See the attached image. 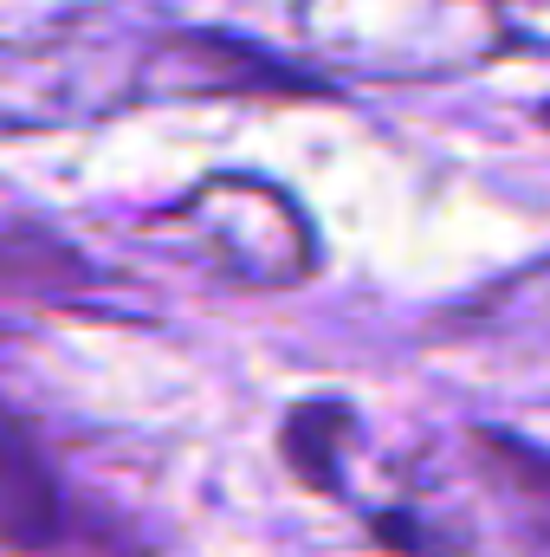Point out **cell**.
Instances as JSON below:
<instances>
[{
    "instance_id": "6da1fadb",
    "label": "cell",
    "mask_w": 550,
    "mask_h": 557,
    "mask_svg": "<svg viewBox=\"0 0 550 557\" xmlns=\"http://www.w3.org/2000/svg\"><path fill=\"white\" fill-rule=\"evenodd\" d=\"M298 33L330 72L376 85L460 78L518 39L505 0H298Z\"/></svg>"
},
{
    "instance_id": "7a4b0ae2",
    "label": "cell",
    "mask_w": 550,
    "mask_h": 557,
    "mask_svg": "<svg viewBox=\"0 0 550 557\" xmlns=\"http://www.w3.org/2000/svg\"><path fill=\"white\" fill-rule=\"evenodd\" d=\"M142 240L240 292H291L317 273V234L304 208L247 169L201 175L188 195L142 221Z\"/></svg>"
},
{
    "instance_id": "3957f363",
    "label": "cell",
    "mask_w": 550,
    "mask_h": 557,
    "mask_svg": "<svg viewBox=\"0 0 550 557\" xmlns=\"http://www.w3.org/2000/svg\"><path fill=\"white\" fill-rule=\"evenodd\" d=\"M466 454H473V473L486 480V493L499 499L505 525L518 532V545L532 557H550V447L505 434V428H473Z\"/></svg>"
},
{
    "instance_id": "277c9868",
    "label": "cell",
    "mask_w": 550,
    "mask_h": 557,
    "mask_svg": "<svg viewBox=\"0 0 550 557\" xmlns=\"http://www.w3.org/2000/svg\"><path fill=\"white\" fill-rule=\"evenodd\" d=\"M0 480H7V545L13 552L59 545V532H65V493H59L52 467L39 460V441H33V428L20 416L7 421V467H0Z\"/></svg>"
}]
</instances>
